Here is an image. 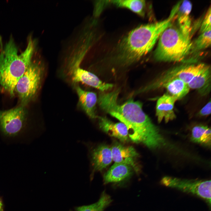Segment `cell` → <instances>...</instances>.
Listing matches in <instances>:
<instances>
[{"mask_svg": "<svg viewBox=\"0 0 211 211\" xmlns=\"http://www.w3.org/2000/svg\"><path fill=\"white\" fill-rule=\"evenodd\" d=\"M0 45V86L13 96L18 82L33 60L36 44L30 37L25 48L20 52L12 38Z\"/></svg>", "mask_w": 211, "mask_h": 211, "instance_id": "cell-3", "label": "cell"}, {"mask_svg": "<svg viewBox=\"0 0 211 211\" xmlns=\"http://www.w3.org/2000/svg\"><path fill=\"white\" fill-rule=\"evenodd\" d=\"M211 131L210 128L204 125H197L193 127L191 139L195 143L208 147L211 146Z\"/></svg>", "mask_w": 211, "mask_h": 211, "instance_id": "cell-18", "label": "cell"}, {"mask_svg": "<svg viewBox=\"0 0 211 211\" xmlns=\"http://www.w3.org/2000/svg\"><path fill=\"white\" fill-rule=\"evenodd\" d=\"M113 160L115 163L125 164L131 166L136 172L139 169L136 162L138 154L132 146H124L119 143L114 144L111 147Z\"/></svg>", "mask_w": 211, "mask_h": 211, "instance_id": "cell-9", "label": "cell"}, {"mask_svg": "<svg viewBox=\"0 0 211 211\" xmlns=\"http://www.w3.org/2000/svg\"><path fill=\"white\" fill-rule=\"evenodd\" d=\"M25 107L21 105L8 110H0V130L4 135L14 136L23 129L27 117Z\"/></svg>", "mask_w": 211, "mask_h": 211, "instance_id": "cell-7", "label": "cell"}, {"mask_svg": "<svg viewBox=\"0 0 211 211\" xmlns=\"http://www.w3.org/2000/svg\"><path fill=\"white\" fill-rule=\"evenodd\" d=\"M43 72L42 64L33 60L16 86L21 105L25 106L35 97L41 85Z\"/></svg>", "mask_w": 211, "mask_h": 211, "instance_id": "cell-5", "label": "cell"}, {"mask_svg": "<svg viewBox=\"0 0 211 211\" xmlns=\"http://www.w3.org/2000/svg\"><path fill=\"white\" fill-rule=\"evenodd\" d=\"M161 184L183 192L194 195L211 204V181L181 179L166 176L161 180Z\"/></svg>", "mask_w": 211, "mask_h": 211, "instance_id": "cell-6", "label": "cell"}, {"mask_svg": "<svg viewBox=\"0 0 211 211\" xmlns=\"http://www.w3.org/2000/svg\"><path fill=\"white\" fill-rule=\"evenodd\" d=\"M2 204L0 200V211H2Z\"/></svg>", "mask_w": 211, "mask_h": 211, "instance_id": "cell-24", "label": "cell"}, {"mask_svg": "<svg viewBox=\"0 0 211 211\" xmlns=\"http://www.w3.org/2000/svg\"><path fill=\"white\" fill-rule=\"evenodd\" d=\"M211 112V103L210 100L200 110L198 113L199 115L202 116H207L210 114Z\"/></svg>", "mask_w": 211, "mask_h": 211, "instance_id": "cell-23", "label": "cell"}, {"mask_svg": "<svg viewBox=\"0 0 211 211\" xmlns=\"http://www.w3.org/2000/svg\"><path fill=\"white\" fill-rule=\"evenodd\" d=\"M175 18V13L171 12L163 20L143 25L130 31L118 43L109 61L111 71L115 73L127 70L138 62L151 50Z\"/></svg>", "mask_w": 211, "mask_h": 211, "instance_id": "cell-2", "label": "cell"}, {"mask_svg": "<svg viewBox=\"0 0 211 211\" xmlns=\"http://www.w3.org/2000/svg\"><path fill=\"white\" fill-rule=\"evenodd\" d=\"M211 68L206 64L188 84L190 89L196 90L201 96H205L211 89Z\"/></svg>", "mask_w": 211, "mask_h": 211, "instance_id": "cell-12", "label": "cell"}, {"mask_svg": "<svg viewBox=\"0 0 211 211\" xmlns=\"http://www.w3.org/2000/svg\"><path fill=\"white\" fill-rule=\"evenodd\" d=\"M177 100L167 93L164 94L157 100L156 107V115L158 122L163 120L166 123L176 117L174 111V104Z\"/></svg>", "mask_w": 211, "mask_h": 211, "instance_id": "cell-10", "label": "cell"}, {"mask_svg": "<svg viewBox=\"0 0 211 211\" xmlns=\"http://www.w3.org/2000/svg\"><path fill=\"white\" fill-rule=\"evenodd\" d=\"M120 92L117 89L102 92L97 102L104 111L125 124L129 137L133 142L142 144L152 149L162 148L166 141L159 129L143 111L142 104L132 98L120 104L118 100Z\"/></svg>", "mask_w": 211, "mask_h": 211, "instance_id": "cell-1", "label": "cell"}, {"mask_svg": "<svg viewBox=\"0 0 211 211\" xmlns=\"http://www.w3.org/2000/svg\"><path fill=\"white\" fill-rule=\"evenodd\" d=\"M211 7L208 9L207 13L202 22L200 29V32L202 33L211 29Z\"/></svg>", "mask_w": 211, "mask_h": 211, "instance_id": "cell-22", "label": "cell"}, {"mask_svg": "<svg viewBox=\"0 0 211 211\" xmlns=\"http://www.w3.org/2000/svg\"><path fill=\"white\" fill-rule=\"evenodd\" d=\"M133 170L128 164L115 163L104 175V183H107L121 181L130 176Z\"/></svg>", "mask_w": 211, "mask_h": 211, "instance_id": "cell-15", "label": "cell"}, {"mask_svg": "<svg viewBox=\"0 0 211 211\" xmlns=\"http://www.w3.org/2000/svg\"><path fill=\"white\" fill-rule=\"evenodd\" d=\"M106 1L118 7L130 9L142 16L144 15L146 4L144 0H120Z\"/></svg>", "mask_w": 211, "mask_h": 211, "instance_id": "cell-19", "label": "cell"}, {"mask_svg": "<svg viewBox=\"0 0 211 211\" xmlns=\"http://www.w3.org/2000/svg\"><path fill=\"white\" fill-rule=\"evenodd\" d=\"M91 162L94 171L103 170L113 160L111 147L106 145H100L91 152Z\"/></svg>", "mask_w": 211, "mask_h": 211, "instance_id": "cell-13", "label": "cell"}, {"mask_svg": "<svg viewBox=\"0 0 211 211\" xmlns=\"http://www.w3.org/2000/svg\"><path fill=\"white\" fill-rule=\"evenodd\" d=\"M192 8L190 1L184 0L180 3L176 16L179 29L184 34L190 36L192 29L190 13Z\"/></svg>", "mask_w": 211, "mask_h": 211, "instance_id": "cell-16", "label": "cell"}, {"mask_svg": "<svg viewBox=\"0 0 211 211\" xmlns=\"http://www.w3.org/2000/svg\"><path fill=\"white\" fill-rule=\"evenodd\" d=\"M110 196L105 193H103L98 201L94 204L77 207L76 211H103L111 202Z\"/></svg>", "mask_w": 211, "mask_h": 211, "instance_id": "cell-20", "label": "cell"}, {"mask_svg": "<svg viewBox=\"0 0 211 211\" xmlns=\"http://www.w3.org/2000/svg\"><path fill=\"white\" fill-rule=\"evenodd\" d=\"M99 128L109 136L117 138L122 142L128 141L127 129L121 122L114 123L106 116H98Z\"/></svg>", "mask_w": 211, "mask_h": 211, "instance_id": "cell-11", "label": "cell"}, {"mask_svg": "<svg viewBox=\"0 0 211 211\" xmlns=\"http://www.w3.org/2000/svg\"><path fill=\"white\" fill-rule=\"evenodd\" d=\"M70 73L74 82L82 83L98 89L102 92L109 90L113 86V84L103 82L94 74L79 67L74 69Z\"/></svg>", "mask_w": 211, "mask_h": 211, "instance_id": "cell-8", "label": "cell"}, {"mask_svg": "<svg viewBox=\"0 0 211 211\" xmlns=\"http://www.w3.org/2000/svg\"><path fill=\"white\" fill-rule=\"evenodd\" d=\"M75 89L79 103L86 115L91 119L97 118L98 116L96 114V109L98 98L96 94L93 92L85 91L78 86H76Z\"/></svg>", "mask_w": 211, "mask_h": 211, "instance_id": "cell-14", "label": "cell"}, {"mask_svg": "<svg viewBox=\"0 0 211 211\" xmlns=\"http://www.w3.org/2000/svg\"><path fill=\"white\" fill-rule=\"evenodd\" d=\"M211 45V29L202 33L192 42V50H200L206 49Z\"/></svg>", "mask_w": 211, "mask_h": 211, "instance_id": "cell-21", "label": "cell"}, {"mask_svg": "<svg viewBox=\"0 0 211 211\" xmlns=\"http://www.w3.org/2000/svg\"><path fill=\"white\" fill-rule=\"evenodd\" d=\"M166 89L167 93L176 98L180 99L187 95L190 89L188 84L182 80L175 78L164 82L160 87Z\"/></svg>", "mask_w": 211, "mask_h": 211, "instance_id": "cell-17", "label": "cell"}, {"mask_svg": "<svg viewBox=\"0 0 211 211\" xmlns=\"http://www.w3.org/2000/svg\"><path fill=\"white\" fill-rule=\"evenodd\" d=\"M171 25L160 35L154 57L159 61L186 62L192 51L191 37L184 34L178 27Z\"/></svg>", "mask_w": 211, "mask_h": 211, "instance_id": "cell-4", "label": "cell"}]
</instances>
